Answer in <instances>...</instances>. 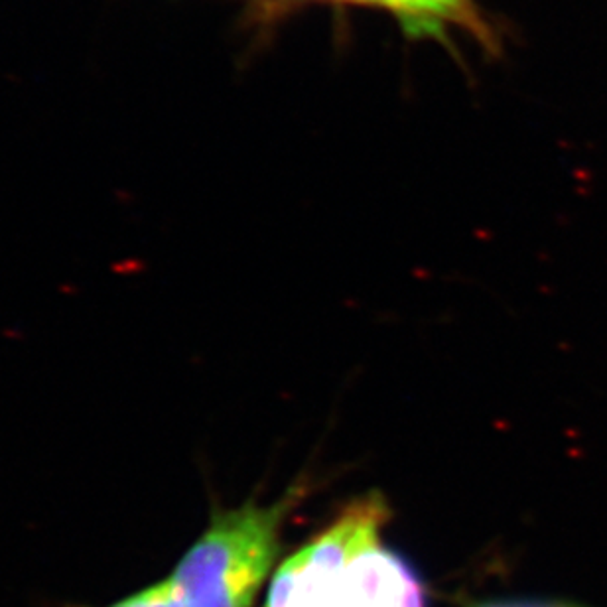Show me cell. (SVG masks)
<instances>
[{
	"mask_svg": "<svg viewBox=\"0 0 607 607\" xmlns=\"http://www.w3.org/2000/svg\"><path fill=\"white\" fill-rule=\"evenodd\" d=\"M69 607H91V606H69ZM101 607H174L172 592L166 578H160L152 584H146L138 590H134L126 596L119 597L115 601H109L107 606Z\"/></svg>",
	"mask_w": 607,
	"mask_h": 607,
	"instance_id": "obj_5",
	"label": "cell"
},
{
	"mask_svg": "<svg viewBox=\"0 0 607 607\" xmlns=\"http://www.w3.org/2000/svg\"><path fill=\"white\" fill-rule=\"evenodd\" d=\"M309 493L300 479L272 503L213 507L210 525L164 576L174 607H253L280 552L288 515Z\"/></svg>",
	"mask_w": 607,
	"mask_h": 607,
	"instance_id": "obj_1",
	"label": "cell"
},
{
	"mask_svg": "<svg viewBox=\"0 0 607 607\" xmlns=\"http://www.w3.org/2000/svg\"><path fill=\"white\" fill-rule=\"evenodd\" d=\"M363 4H376L395 12L407 30L416 36L441 34V26L453 22L487 40L483 22L479 20L469 0H353Z\"/></svg>",
	"mask_w": 607,
	"mask_h": 607,
	"instance_id": "obj_4",
	"label": "cell"
},
{
	"mask_svg": "<svg viewBox=\"0 0 607 607\" xmlns=\"http://www.w3.org/2000/svg\"><path fill=\"white\" fill-rule=\"evenodd\" d=\"M474 607H578L556 601H499V604H479Z\"/></svg>",
	"mask_w": 607,
	"mask_h": 607,
	"instance_id": "obj_6",
	"label": "cell"
},
{
	"mask_svg": "<svg viewBox=\"0 0 607 607\" xmlns=\"http://www.w3.org/2000/svg\"><path fill=\"white\" fill-rule=\"evenodd\" d=\"M388 517L381 493L353 499L276 570L265 607H331L333 580L342 562L359 542L383 532Z\"/></svg>",
	"mask_w": 607,
	"mask_h": 607,
	"instance_id": "obj_2",
	"label": "cell"
},
{
	"mask_svg": "<svg viewBox=\"0 0 607 607\" xmlns=\"http://www.w3.org/2000/svg\"><path fill=\"white\" fill-rule=\"evenodd\" d=\"M331 607H424V587L410 564L381 541V532L359 542L343 560Z\"/></svg>",
	"mask_w": 607,
	"mask_h": 607,
	"instance_id": "obj_3",
	"label": "cell"
}]
</instances>
